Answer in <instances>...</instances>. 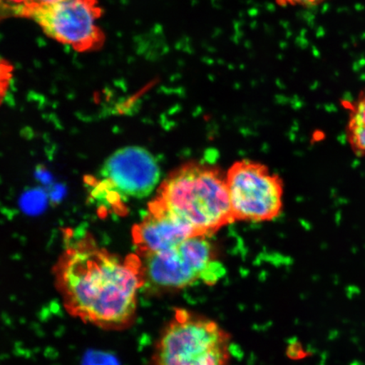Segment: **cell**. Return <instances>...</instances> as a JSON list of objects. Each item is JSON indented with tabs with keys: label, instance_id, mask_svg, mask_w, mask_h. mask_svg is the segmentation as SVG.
Masks as SVG:
<instances>
[{
	"label": "cell",
	"instance_id": "5",
	"mask_svg": "<svg viewBox=\"0 0 365 365\" xmlns=\"http://www.w3.org/2000/svg\"><path fill=\"white\" fill-rule=\"evenodd\" d=\"M156 158L140 147L123 148L114 152L103 164L91 195L98 203L115 205L153 193L160 180Z\"/></svg>",
	"mask_w": 365,
	"mask_h": 365
},
{
	"label": "cell",
	"instance_id": "12",
	"mask_svg": "<svg viewBox=\"0 0 365 365\" xmlns=\"http://www.w3.org/2000/svg\"><path fill=\"white\" fill-rule=\"evenodd\" d=\"M285 2L304 7L317 6L327 0H284Z\"/></svg>",
	"mask_w": 365,
	"mask_h": 365
},
{
	"label": "cell",
	"instance_id": "3",
	"mask_svg": "<svg viewBox=\"0 0 365 365\" xmlns=\"http://www.w3.org/2000/svg\"><path fill=\"white\" fill-rule=\"evenodd\" d=\"M231 336L213 319L177 309L155 346L153 365H230Z\"/></svg>",
	"mask_w": 365,
	"mask_h": 365
},
{
	"label": "cell",
	"instance_id": "8",
	"mask_svg": "<svg viewBox=\"0 0 365 365\" xmlns=\"http://www.w3.org/2000/svg\"><path fill=\"white\" fill-rule=\"evenodd\" d=\"M132 232L135 248L141 257L163 252L198 235L156 200L150 202L148 213Z\"/></svg>",
	"mask_w": 365,
	"mask_h": 365
},
{
	"label": "cell",
	"instance_id": "4",
	"mask_svg": "<svg viewBox=\"0 0 365 365\" xmlns=\"http://www.w3.org/2000/svg\"><path fill=\"white\" fill-rule=\"evenodd\" d=\"M141 257L143 287L150 291L180 290L200 281L214 284L225 272L205 235L190 237L175 247Z\"/></svg>",
	"mask_w": 365,
	"mask_h": 365
},
{
	"label": "cell",
	"instance_id": "11",
	"mask_svg": "<svg viewBox=\"0 0 365 365\" xmlns=\"http://www.w3.org/2000/svg\"><path fill=\"white\" fill-rule=\"evenodd\" d=\"M7 1L11 3L13 7H15L13 13L18 14L20 16L26 9L36 6V3H38V0H7Z\"/></svg>",
	"mask_w": 365,
	"mask_h": 365
},
{
	"label": "cell",
	"instance_id": "7",
	"mask_svg": "<svg viewBox=\"0 0 365 365\" xmlns=\"http://www.w3.org/2000/svg\"><path fill=\"white\" fill-rule=\"evenodd\" d=\"M226 182L235 220L266 222L279 215L284 187L266 166L247 160L235 163Z\"/></svg>",
	"mask_w": 365,
	"mask_h": 365
},
{
	"label": "cell",
	"instance_id": "9",
	"mask_svg": "<svg viewBox=\"0 0 365 365\" xmlns=\"http://www.w3.org/2000/svg\"><path fill=\"white\" fill-rule=\"evenodd\" d=\"M346 137L356 156L365 159V88L350 104Z\"/></svg>",
	"mask_w": 365,
	"mask_h": 365
},
{
	"label": "cell",
	"instance_id": "1",
	"mask_svg": "<svg viewBox=\"0 0 365 365\" xmlns=\"http://www.w3.org/2000/svg\"><path fill=\"white\" fill-rule=\"evenodd\" d=\"M63 304L73 317L105 330L126 329L143 289L140 259H124L90 243L68 249L57 269Z\"/></svg>",
	"mask_w": 365,
	"mask_h": 365
},
{
	"label": "cell",
	"instance_id": "6",
	"mask_svg": "<svg viewBox=\"0 0 365 365\" xmlns=\"http://www.w3.org/2000/svg\"><path fill=\"white\" fill-rule=\"evenodd\" d=\"M21 16L29 17L44 33L78 52L94 51L104 43L103 31L98 24L102 10L88 0H58L26 9Z\"/></svg>",
	"mask_w": 365,
	"mask_h": 365
},
{
	"label": "cell",
	"instance_id": "2",
	"mask_svg": "<svg viewBox=\"0 0 365 365\" xmlns=\"http://www.w3.org/2000/svg\"><path fill=\"white\" fill-rule=\"evenodd\" d=\"M155 200L198 235H211L235 221L226 176L203 164H186L173 171L160 186Z\"/></svg>",
	"mask_w": 365,
	"mask_h": 365
},
{
	"label": "cell",
	"instance_id": "10",
	"mask_svg": "<svg viewBox=\"0 0 365 365\" xmlns=\"http://www.w3.org/2000/svg\"><path fill=\"white\" fill-rule=\"evenodd\" d=\"M13 70L10 63L0 59V105L7 94L13 77Z\"/></svg>",
	"mask_w": 365,
	"mask_h": 365
},
{
	"label": "cell",
	"instance_id": "14",
	"mask_svg": "<svg viewBox=\"0 0 365 365\" xmlns=\"http://www.w3.org/2000/svg\"><path fill=\"white\" fill-rule=\"evenodd\" d=\"M2 4H3V0H0V7L2 6Z\"/></svg>",
	"mask_w": 365,
	"mask_h": 365
},
{
	"label": "cell",
	"instance_id": "13",
	"mask_svg": "<svg viewBox=\"0 0 365 365\" xmlns=\"http://www.w3.org/2000/svg\"><path fill=\"white\" fill-rule=\"evenodd\" d=\"M58 1V0H38V4H48ZM88 1L98 3L97 0H88Z\"/></svg>",
	"mask_w": 365,
	"mask_h": 365
}]
</instances>
